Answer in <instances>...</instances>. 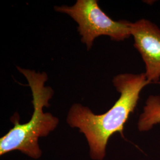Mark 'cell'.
<instances>
[{
	"mask_svg": "<svg viewBox=\"0 0 160 160\" xmlns=\"http://www.w3.org/2000/svg\"><path fill=\"white\" fill-rule=\"evenodd\" d=\"M113 84L120 97L108 112L94 114L89 108L74 103L69 110L67 122L84 135L94 160H103L109 138L116 132L123 137V129L128 118L137 106L141 92L151 84L144 73H124L115 76Z\"/></svg>",
	"mask_w": 160,
	"mask_h": 160,
	"instance_id": "obj_1",
	"label": "cell"
},
{
	"mask_svg": "<svg viewBox=\"0 0 160 160\" xmlns=\"http://www.w3.org/2000/svg\"><path fill=\"white\" fill-rule=\"evenodd\" d=\"M28 82L32 94L33 113L29 122L20 123V118L16 113L11 118L14 126L0 139V155L14 151H19L23 154L37 160L42 152L39 145L40 138L46 137L53 131L59 124V119L43 108L50 106L49 100L54 92L49 86H45L48 77L46 72L17 67Z\"/></svg>",
	"mask_w": 160,
	"mask_h": 160,
	"instance_id": "obj_2",
	"label": "cell"
},
{
	"mask_svg": "<svg viewBox=\"0 0 160 160\" xmlns=\"http://www.w3.org/2000/svg\"><path fill=\"white\" fill-rule=\"evenodd\" d=\"M57 12L68 14L78 24L81 40L90 51L96 38L108 36L113 41H123L131 36V22L114 21L98 6L97 0H77L72 6L54 7Z\"/></svg>",
	"mask_w": 160,
	"mask_h": 160,
	"instance_id": "obj_3",
	"label": "cell"
},
{
	"mask_svg": "<svg viewBox=\"0 0 160 160\" xmlns=\"http://www.w3.org/2000/svg\"><path fill=\"white\" fill-rule=\"evenodd\" d=\"M134 47L141 55L145 66L147 80L157 83L160 79V29L148 20L142 18L131 23Z\"/></svg>",
	"mask_w": 160,
	"mask_h": 160,
	"instance_id": "obj_4",
	"label": "cell"
},
{
	"mask_svg": "<svg viewBox=\"0 0 160 160\" xmlns=\"http://www.w3.org/2000/svg\"><path fill=\"white\" fill-rule=\"evenodd\" d=\"M160 123V96H150L140 115L138 126L140 131H148Z\"/></svg>",
	"mask_w": 160,
	"mask_h": 160,
	"instance_id": "obj_5",
	"label": "cell"
}]
</instances>
